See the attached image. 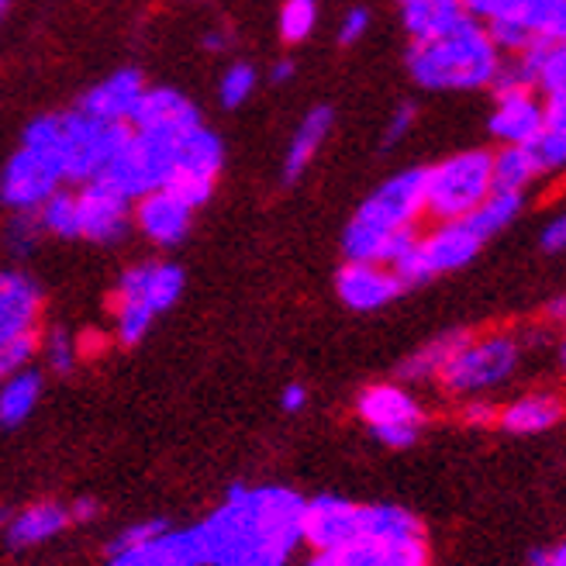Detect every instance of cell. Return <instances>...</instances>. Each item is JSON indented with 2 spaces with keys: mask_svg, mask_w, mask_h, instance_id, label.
Instances as JSON below:
<instances>
[{
  "mask_svg": "<svg viewBox=\"0 0 566 566\" xmlns=\"http://www.w3.org/2000/svg\"><path fill=\"white\" fill-rule=\"evenodd\" d=\"M566 415L563 401L556 394H525V398H515L512 405H504L497 411V424L507 436H539L549 432L553 424H559Z\"/></svg>",
  "mask_w": 566,
  "mask_h": 566,
  "instance_id": "cell-24",
  "label": "cell"
},
{
  "mask_svg": "<svg viewBox=\"0 0 566 566\" xmlns=\"http://www.w3.org/2000/svg\"><path fill=\"white\" fill-rule=\"evenodd\" d=\"M359 539L370 543H411L424 539L418 515L401 504H359Z\"/></svg>",
  "mask_w": 566,
  "mask_h": 566,
  "instance_id": "cell-25",
  "label": "cell"
},
{
  "mask_svg": "<svg viewBox=\"0 0 566 566\" xmlns=\"http://www.w3.org/2000/svg\"><path fill=\"white\" fill-rule=\"evenodd\" d=\"M539 245H543V252H549V256H556V252H566V211H559L556 218L546 221V229L539 235Z\"/></svg>",
  "mask_w": 566,
  "mask_h": 566,
  "instance_id": "cell-43",
  "label": "cell"
},
{
  "mask_svg": "<svg viewBox=\"0 0 566 566\" xmlns=\"http://www.w3.org/2000/svg\"><path fill=\"white\" fill-rule=\"evenodd\" d=\"M535 180H543V169H539V159H535L532 146L494 149V190L525 193Z\"/></svg>",
  "mask_w": 566,
  "mask_h": 566,
  "instance_id": "cell-32",
  "label": "cell"
},
{
  "mask_svg": "<svg viewBox=\"0 0 566 566\" xmlns=\"http://www.w3.org/2000/svg\"><path fill=\"white\" fill-rule=\"evenodd\" d=\"M180 138H166L153 132H132L122 153L104 166L101 180H107L115 190H122L128 201H138L142 193L166 187L169 174H174V156H177Z\"/></svg>",
  "mask_w": 566,
  "mask_h": 566,
  "instance_id": "cell-9",
  "label": "cell"
},
{
  "mask_svg": "<svg viewBox=\"0 0 566 566\" xmlns=\"http://www.w3.org/2000/svg\"><path fill=\"white\" fill-rule=\"evenodd\" d=\"M304 497L291 488H229L197 525L205 566H287L304 543Z\"/></svg>",
  "mask_w": 566,
  "mask_h": 566,
  "instance_id": "cell-1",
  "label": "cell"
},
{
  "mask_svg": "<svg viewBox=\"0 0 566 566\" xmlns=\"http://www.w3.org/2000/svg\"><path fill=\"white\" fill-rule=\"evenodd\" d=\"M304 543L315 553L343 549L359 539V504L335 497V494H318L304 501V525H301Z\"/></svg>",
  "mask_w": 566,
  "mask_h": 566,
  "instance_id": "cell-15",
  "label": "cell"
},
{
  "mask_svg": "<svg viewBox=\"0 0 566 566\" xmlns=\"http://www.w3.org/2000/svg\"><path fill=\"white\" fill-rule=\"evenodd\" d=\"M535 91L543 97L566 91V42H543L535 63Z\"/></svg>",
  "mask_w": 566,
  "mask_h": 566,
  "instance_id": "cell-36",
  "label": "cell"
},
{
  "mask_svg": "<svg viewBox=\"0 0 566 566\" xmlns=\"http://www.w3.org/2000/svg\"><path fill=\"white\" fill-rule=\"evenodd\" d=\"M473 332L467 328H449L436 338H429L424 346H418L408 359H401L398 366V377L405 384H429V380H439V374L446 370V363L463 349V343Z\"/></svg>",
  "mask_w": 566,
  "mask_h": 566,
  "instance_id": "cell-26",
  "label": "cell"
},
{
  "mask_svg": "<svg viewBox=\"0 0 566 566\" xmlns=\"http://www.w3.org/2000/svg\"><path fill=\"white\" fill-rule=\"evenodd\" d=\"M63 184L66 180L60 166L18 146V153L0 169V205L11 214H35Z\"/></svg>",
  "mask_w": 566,
  "mask_h": 566,
  "instance_id": "cell-12",
  "label": "cell"
},
{
  "mask_svg": "<svg viewBox=\"0 0 566 566\" xmlns=\"http://www.w3.org/2000/svg\"><path fill=\"white\" fill-rule=\"evenodd\" d=\"M546 125V97L532 87H515L494 94V111L488 118V135L501 146H532Z\"/></svg>",
  "mask_w": 566,
  "mask_h": 566,
  "instance_id": "cell-14",
  "label": "cell"
},
{
  "mask_svg": "<svg viewBox=\"0 0 566 566\" xmlns=\"http://www.w3.org/2000/svg\"><path fill=\"white\" fill-rule=\"evenodd\" d=\"M370 32V11L366 8H349L338 21V32H335V42L338 45H356L363 42V35Z\"/></svg>",
  "mask_w": 566,
  "mask_h": 566,
  "instance_id": "cell-40",
  "label": "cell"
},
{
  "mask_svg": "<svg viewBox=\"0 0 566 566\" xmlns=\"http://www.w3.org/2000/svg\"><path fill=\"white\" fill-rule=\"evenodd\" d=\"M42 401V374L24 366V370L11 374L8 380H0V424L4 429H18Z\"/></svg>",
  "mask_w": 566,
  "mask_h": 566,
  "instance_id": "cell-30",
  "label": "cell"
},
{
  "mask_svg": "<svg viewBox=\"0 0 566 566\" xmlns=\"http://www.w3.org/2000/svg\"><path fill=\"white\" fill-rule=\"evenodd\" d=\"M528 566H549V549H532L528 553Z\"/></svg>",
  "mask_w": 566,
  "mask_h": 566,
  "instance_id": "cell-50",
  "label": "cell"
},
{
  "mask_svg": "<svg viewBox=\"0 0 566 566\" xmlns=\"http://www.w3.org/2000/svg\"><path fill=\"white\" fill-rule=\"evenodd\" d=\"M559 366H563V374H566V325H563V335H559Z\"/></svg>",
  "mask_w": 566,
  "mask_h": 566,
  "instance_id": "cell-51",
  "label": "cell"
},
{
  "mask_svg": "<svg viewBox=\"0 0 566 566\" xmlns=\"http://www.w3.org/2000/svg\"><path fill=\"white\" fill-rule=\"evenodd\" d=\"M543 318H546V322H553V325H566V294H559V297L546 301Z\"/></svg>",
  "mask_w": 566,
  "mask_h": 566,
  "instance_id": "cell-46",
  "label": "cell"
},
{
  "mask_svg": "<svg viewBox=\"0 0 566 566\" xmlns=\"http://www.w3.org/2000/svg\"><path fill=\"white\" fill-rule=\"evenodd\" d=\"M460 418L473 429H488V424H497V408L484 398H470L463 408H460Z\"/></svg>",
  "mask_w": 566,
  "mask_h": 566,
  "instance_id": "cell-42",
  "label": "cell"
},
{
  "mask_svg": "<svg viewBox=\"0 0 566 566\" xmlns=\"http://www.w3.org/2000/svg\"><path fill=\"white\" fill-rule=\"evenodd\" d=\"M415 122H418V107L411 101L394 107V115L387 118V128H384V149H394L398 142H405L411 135Z\"/></svg>",
  "mask_w": 566,
  "mask_h": 566,
  "instance_id": "cell-39",
  "label": "cell"
},
{
  "mask_svg": "<svg viewBox=\"0 0 566 566\" xmlns=\"http://www.w3.org/2000/svg\"><path fill=\"white\" fill-rule=\"evenodd\" d=\"M142 94H146V76H142L135 66H122L115 73H107L104 80H97L94 87L83 91L76 107L87 111V115H94V118L128 125Z\"/></svg>",
  "mask_w": 566,
  "mask_h": 566,
  "instance_id": "cell-20",
  "label": "cell"
},
{
  "mask_svg": "<svg viewBox=\"0 0 566 566\" xmlns=\"http://www.w3.org/2000/svg\"><path fill=\"white\" fill-rule=\"evenodd\" d=\"M532 153L539 159L543 177L566 174V91L546 97V125L532 142Z\"/></svg>",
  "mask_w": 566,
  "mask_h": 566,
  "instance_id": "cell-29",
  "label": "cell"
},
{
  "mask_svg": "<svg viewBox=\"0 0 566 566\" xmlns=\"http://www.w3.org/2000/svg\"><path fill=\"white\" fill-rule=\"evenodd\" d=\"M294 76H297L294 60H280V63H273V70H270V80L276 83V87H283V83H291Z\"/></svg>",
  "mask_w": 566,
  "mask_h": 566,
  "instance_id": "cell-47",
  "label": "cell"
},
{
  "mask_svg": "<svg viewBox=\"0 0 566 566\" xmlns=\"http://www.w3.org/2000/svg\"><path fill=\"white\" fill-rule=\"evenodd\" d=\"M42 287L21 270H0V346L35 335L42 322Z\"/></svg>",
  "mask_w": 566,
  "mask_h": 566,
  "instance_id": "cell-19",
  "label": "cell"
},
{
  "mask_svg": "<svg viewBox=\"0 0 566 566\" xmlns=\"http://www.w3.org/2000/svg\"><path fill=\"white\" fill-rule=\"evenodd\" d=\"M70 525H73V518H70L66 504L39 501V504H28L21 512H14L4 532L14 549H28V546H42V543L55 539V535L66 532Z\"/></svg>",
  "mask_w": 566,
  "mask_h": 566,
  "instance_id": "cell-23",
  "label": "cell"
},
{
  "mask_svg": "<svg viewBox=\"0 0 566 566\" xmlns=\"http://www.w3.org/2000/svg\"><path fill=\"white\" fill-rule=\"evenodd\" d=\"M42 232L52 239H80V214H76V190L60 187L49 201L35 211Z\"/></svg>",
  "mask_w": 566,
  "mask_h": 566,
  "instance_id": "cell-33",
  "label": "cell"
},
{
  "mask_svg": "<svg viewBox=\"0 0 566 566\" xmlns=\"http://www.w3.org/2000/svg\"><path fill=\"white\" fill-rule=\"evenodd\" d=\"M169 525L163 522V518H146V522H135V525H128L115 543H111V553H118V549H128V546H138V543H149V539H156L159 532H166Z\"/></svg>",
  "mask_w": 566,
  "mask_h": 566,
  "instance_id": "cell-41",
  "label": "cell"
},
{
  "mask_svg": "<svg viewBox=\"0 0 566 566\" xmlns=\"http://www.w3.org/2000/svg\"><path fill=\"white\" fill-rule=\"evenodd\" d=\"M307 405V387L304 384H287L280 390V408L287 415H297Z\"/></svg>",
  "mask_w": 566,
  "mask_h": 566,
  "instance_id": "cell-44",
  "label": "cell"
},
{
  "mask_svg": "<svg viewBox=\"0 0 566 566\" xmlns=\"http://www.w3.org/2000/svg\"><path fill=\"white\" fill-rule=\"evenodd\" d=\"M525 201H528V197L518 193V190H491L488 201L480 205L467 221H470V229L488 242V239L501 235L504 229H512V224L525 211Z\"/></svg>",
  "mask_w": 566,
  "mask_h": 566,
  "instance_id": "cell-31",
  "label": "cell"
},
{
  "mask_svg": "<svg viewBox=\"0 0 566 566\" xmlns=\"http://www.w3.org/2000/svg\"><path fill=\"white\" fill-rule=\"evenodd\" d=\"M549 566H566V543L549 549Z\"/></svg>",
  "mask_w": 566,
  "mask_h": 566,
  "instance_id": "cell-49",
  "label": "cell"
},
{
  "mask_svg": "<svg viewBox=\"0 0 566 566\" xmlns=\"http://www.w3.org/2000/svg\"><path fill=\"white\" fill-rule=\"evenodd\" d=\"M332 128H335V111L328 104H318L307 111L287 142V153H283V184H294L307 174L311 163L318 159L322 146L328 142Z\"/></svg>",
  "mask_w": 566,
  "mask_h": 566,
  "instance_id": "cell-22",
  "label": "cell"
},
{
  "mask_svg": "<svg viewBox=\"0 0 566 566\" xmlns=\"http://www.w3.org/2000/svg\"><path fill=\"white\" fill-rule=\"evenodd\" d=\"M97 512H101V504H97L94 497H76V501L70 504V518H73V522H94Z\"/></svg>",
  "mask_w": 566,
  "mask_h": 566,
  "instance_id": "cell-45",
  "label": "cell"
},
{
  "mask_svg": "<svg viewBox=\"0 0 566 566\" xmlns=\"http://www.w3.org/2000/svg\"><path fill=\"white\" fill-rule=\"evenodd\" d=\"M190 221H193V208L184 205L169 187L149 190L138 201H132V229H138L159 249L180 245L190 232Z\"/></svg>",
  "mask_w": 566,
  "mask_h": 566,
  "instance_id": "cell-16",
  "label": "cell"
},
{
  "mask_svg": "<svg viewBox=\"0 0 566 566\" xmlns=\"http://www.w3.org/2000/svg\"><path fill=\"white\" fill-rule=\"evenodd\" d=\"M343 566H429V546L424 539L411 543H370L356 539L338 549Z\"/></svg>",
  "mask_w": 566,
  "mask_h": 566,
  "instance_id": "cell-28",
  "label": "cell"
},
{
  "mask_svg": "<svg viewBox=\"0 0 566 566\" xmlns=\"http://www.w3.org/2000/svg\"><path fill=\"white\" fill-rule=\"evenodd\" d=\"M63 142H60V166L70 184H87L104 174V166L122 153L132 135L125 122H104L87 111H63Z\"/></svg>",
  "mask_w": 566,
  "mask_h": 566,
  "instance_id": "cell-8",
  "label": "cell"
},
{
  "mask_svg": "<svg viewBox=\"0 0 566 566\" xmlns=\"http://www.w3.org/2000/svg\"><path fill=\"white\" fill-rule=\"evenodd\" d=\"M424 218V166L401 169L387 177L353 211L343 252L356 263L394 266L418 242V221Z\"/></svg>",
  "mask_w": 566,
  "mask_h": 566,
  "instance_id": "cell-2",
  "label": "cell"
},
{
  "mask_svg": "<svg viewBox=\"0 0 566 566\" xmlns=\"http://www.w3.org/2000/svg\"><path fill=\"white\" fill-rule=\"evenodd\" d=\"M184 294V270L166 260L135 263L118 276L111 315H115V338L122 346H138L149 335L153 322L169 311Z\"/></svg>",
  "mask_w": 566,
  "mask_h": 566,
  "instance_id": "cell-4",
  "label": "cell"
},
{
  "mask_svg": "<svg viewBox=\"0 0 566 566\" xmlns=\"http://www.w3.org/2000/svg\"><path fill=\"white\" fill-rule=\"evenodd\" d=\"M107 566H205L197 528H166L156 539L111 553Z\"/></svg>",
  "mask_w": 566,
  "mask_h": 566,
  "instance_id": "cell-21",
  "label": "cell"
},
{
  "mask_svg": "<svg viewBox=\"0 0 566 566\" xmlns=\"http://www.w3.org/2000/svg\"><path fill=\"white\" fill-rule=\"evenodd\" d=\"M522 366V338L515 332L470 335L463 349L446 363L439 384L452 398H480L515 377Z\"/></svg>",
  "mask_w": 566,
  "mask_h": 566,
  "instance_id": "cell-6",
  "label": "cell"
},
{
  "mask_svg": "<svg viewBox=\"0 0 566 566\" xmlns=\"http://www.w3.org/2000/svg\"><path fill=\"white\" fill-rule=\"evenodd\" d=\"M76 214H80V239L97 245H115L132 229V201L101 177L76 184Z\"/></svg>",
  "mask_w": 566,
  "mask_h": 566,
  "instance_id": "cell-13",
  "label": "cell"
},
{
  "mask_svg": "<svg viewBox=\"0 0 566 566\" xmlns=\"http://www.w3.org/2000/svg\"><path fill=\"white\" fill-rule=\"evenodd\" d=\"M39 353L45 356L49 370L60 374V377L73 374L76 363H80V346H76V338L66 328H52L45 338H39Z\"/></svg>",
  "mask_w": 566,
  "mask_h": 566,
  "instance_id": "cell-37",
  "label": "cell"
},
{
  "mask_svg": "<svg viewBox=\"0 0 566 566\" xmlns=\"http://www.w3.org/2000/svg\"><path fill=\"white\" fill-rule=\"evenodd\" d=\"M467 18L463 0H401V21L411 42L449 32Z\"/></svg>",
  "mask_w": 566,
  "mask_h": 566,
  "instance_id": "cell-27",
  "label": "cell"
},
{
  "mask_svg": "<svg viewBox=\"0 0 566 566\" xmlns=\"http://www.w3.org/2000/svg\"><path fill=\"white\" fill-rule=\"evenodd\" d=\"M8 8H11V0H0V21H4V14H8Z\"/></svg>",
  "mask_w": 566,
  "mask_h": 566,
  "instance_id": "cell-53",
  "label": "cell"
},
{
  "mask_svg": "<svg viewBox=\"0 0 566 566\" xmlns=\"http://www.w3.org/2000/svg\"><path fill=\"white\" fill-rule=\"evenodd\" d=\"M356 415L370 424L377 442H384L387 449L415 446L424 424V408L401 384H370L356 398Z\"/></svg>",
  "mask_w": 566,
  "mask_h": 566,
  "instance_id": "cell-11",
  "label": "cell"
},
{
  "mask_svg": "<svg viewBox=\"0 0 566 566\" xmlns=\"http://www.w3.org/2000/svg\"><path fill=\"white\" fill-rule=\"evenodd\" d=\"M256 87H260V73H256V66H249V63H232L229 70L221 73V80H218V104H221V107H229V111H235V107H242L252 94H256Z\"/></svg>",
  "mask_w": 566,
  "mask_h": 566,
  "instance_id": "cell-35",
  "label": "cell"
},
{
  "mask_svg": "<svg viewBox=\"0 0 566 566\" xmlns=\"http://www.w3.org/2000/svg\"><path fill=\"white\" fill-rule=\"evenodd\" d=\"M128 125H132V132L184 138L187 132H193L205 122H201V111H197V104L187 94H180L174 87H146Z\"/></svg>",
  "mask_w": 566,
  "mask_h": 566,
  "instance_id": "cell-18",
  "label": "cell"
},
{
  "mask_svg": "<svg viewBox=\"0 0 566 566\" xmlns=\"http://www.w3.org/2000/svg\"><path fill=\"white\" fill-rule=\"evenodd\" d=\"M494 190V149H460L424 166V218H470Z\"/></svg>",
  "mask_w": 566,
  "mask_h": 566,
  "instance_id": "cell-5",
  "label": "cell"
},
{
  "mask_svg": "<svg viewBox=\"0 0 566 566\" xmlns=\"http://www.w3.org/2000/svg\"><path fill=\"white\" fill-rule=\"evenodd\" d=\"M229 45H232V35L221 32V28H211V32L205 35V49H211V52H224Z\"/></svg>",
  "mask_w": 566,
  "mask_h": 566,
  "instance_id": "cell-48",
  "label": "cell"
},
{
  "mask_svg": "<svg viewBox=\"0 0 566 566\" xmlns=\"http://www.w3.org/2000/svg\"><path fill=\"white\" fill-rule=\"evenodd\" d=\"M315 24H318V0H283L280 4V14H276L280 42L301 45L311 39Z\"/></svg>",
  "mask_w": 566,
  "mask_h": 566,
  "instance_id": "cell-34",
  "label": "cell"
},
{
  "mask_svg": "<svg viewBox=\"0 0 566 566\" xmlns=\"http://www.w3.org/2000/svg\"><path fill=\"white\" fill-rule=\"evenodd\" d=\"M8 522H11V512H8V507H0V532L8 528Z\"/></svg>",
  "mask_w": 566,
  "mask_h": 566,
  "instance_id": "cell-52",
  "label": "cell"
},
{
  "mask_svg": "<svg viewBox=\"0 0 566 566\" xmlns=\"http://www.w3.org/2000/svg\"><path fill=\"white\" fill-rule=\"evenodd\" d=\"M335 294L353 311H380L405 294V283L384 263H356L346 260L335 273Z\"/></svg>",
  "mask_w": 566,
  "mask_h": 566,
  "instance_id": "cell-17",
  "label": "cell"
},
{
  "mask_svg": "<svg viewBox=\"0 0 566 566\" xmlns=\"http://www.w3.org/2000/svg\"><path fill=\"white\" fill-rule=\"evenodd\" d=\"M42 224L35 214H14L8 221V229H4V245L11 256H28V252H35L39 239H42Z\"/></svg>",
  "mask_w": 566,
  "mask_h": 566,
  "instance_id": "cell-38",
  "label": "cell"
},
{
  "mask_svg": "<svg viewBox=\"0 0 566 566\" xmlns=\"http://www.w3.org/2000/svg\"><path fill=\"white\" fill-rule=\"evenodd\" d=\"M480 249H484V239L470 229L467 218L436 221L429 232H418V242L390 270L398 273V280L408 291V287H418V283H429L436 276L470 266L480 256Z\"/></svg>",
  "mask_w": 566,
  "mask_h": 566,
  "instance_id": "cell-7",
  "label": "cell"
},
{
  "mask_svg": "<svg viewBox=\"0 0 566 566\" xmlns=\"http://www.w3.org/2000/svg\"><path fill=\"white\" fill-rule=\"evenodd\" d=\"M501 60L504 55L491 42L484 21L470 14L442 35L411 42L405 55L411 80L436 94L488 91L501 70Z\"/></svg>",
  "mask_w": 566,
  "mask_h": 566,
  "instance_id": "cell-3",
  "label": "cell"
},
{
  "mask_svg": "<svg viewBox=\"0 0 566 566\" xmlns=\"http://www.w3.org/2000/svg\"><path fill=\"white\" fill-rule=\"evenodd\" d=\"M221 169H224L221 135L211 132L208 125H197L193 132H187L180 138L177 156H174V174H169L166 187L174 190L184 205H190L197 211L214 197Z\"/></svg>",
  "mask_w": 566,
  "mask_h": 566,
  "instance_id": "cell-10",
  "label": "cell"
}]
</instances>
